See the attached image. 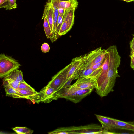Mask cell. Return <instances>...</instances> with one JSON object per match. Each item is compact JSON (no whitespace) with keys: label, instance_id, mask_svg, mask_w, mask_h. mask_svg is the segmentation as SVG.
<instances>
[{"label":"cell","instance_id":"cell-1","mask_svg":"<svg viewBox=\"0 0 134 134\" xmlns=\"http://www.w3.org/2000/svg\"><path fill=\"white\" fill-rule=\"evenodd\" d=\"M105 130L102 126L93 124L85 126H73L58 128L49 134H103Z\"/></svg>","mask_w":134,"mask_h":134},{"label":"cell","instance_id":"cell-2","mask_svg":"<svg viewBox=\"0 0 134 134\" xmlns=\"http://www.w3.org/2000/svg\"><path fill=\"white\" fill-rule=\"evenodd\" d=\"M93 90L81 89L71 85L68 87L59 90L57 93V96L58 99L64 98L76 103L89 95Z\"/></svg>","mask_w":134,"mask_h":134},{"label":"cell","instance_id":"cell-3","mask_svg":"<svg viewBox=\"0 0 134 134\" xmlns=\"http://www.w3.org/2000/svg\"><path fill=\"white\" fill-rule=\"evenodd\" d=\"M107 52V49H102L100 47L82 55V61L77 72L89 68H92L95 65L103 61Z\"/></svg>","mask_w":134,"mask_h":134},{"label":"cell","instance_id":"cell-4","mask_svg":"<svg viewBox=\"0 0 134 134\" xmlns=\"http://www.w3.org/2000/svg\"><path fill=\"white\" fill-rule=\"evenodd\" d=\"M17 61L11 56L4 53L0 54V77L4 78L21 66Z\"/></svg>","mask_w":134,"mask_h":134},{"label":"cell","instance_id":"cell-5","mask_svg":"<svg viewBox=\"0 0 134 134\" xmlns=\"http://www.w3.org/2000/svg\"><path fill=\"white\" fill-rule=\"evenodd\" d=\"M72 66L70 63L53 76L47 85L53 88L57 92L61 90L68 79V73Z\"/></svg>","mask_w":134,"mask_h":134},{"label":"cell","instance_id":"cell-6","mask_svg":"<svg viewBox=\"0 0 134 134\" xmlns=\"http://www.w3.org/2000/svg\"><path fill=\"white\" fill-rule=\"evenodd\" d=\"M75 9L72 8L66 12L58 32L59 36L65 34L72 28L74 23Z\"/></svg>","mask_w":134,"mask_h":134},{"label":"cell","instance_id":"cell-7","mask_svg":"<svg viewBox=\"0 0 134 134\" xmlns=\"http://www.w3.org/2000/svg\"><path fill=\"white\" fill-rule=\"evenodd\" d=\"M41 102L47 103L53 100H57V92L53 88L46 85L38 92Z\"/></svg>","mask_w":134,"mask_h":134},{"label":"cell","instance_id":"cell-8","mask_svg":"<svg viewBox=\"0 0 134 134\" xmlns=\"http://www.w3.org/2000/svg\"><path fill=\"white\" fill-rule=\"evenodd\" d=\"M72 85L81 89L94 90L97 88L96 81L87 77H80Z\"/></svg>","mask_w":134,"mask_h":134},{"label":"cell","instance_id":"cell-9","mask_svg":"<svg viewBox=\"0 0 134 134\" xmlns=\"http://www.w3.org/2000/svg\"><path fill=\"white\" fill-rule=\"evenodd\" d=\"M53 5L58 9H69L77 7L78 3L77 0H48Z\"/></svg>","mask_w":134,"mask_h":134},{"label":"cell","instance_id":"cell-10","mask_svg":"<svg viewBox=\"0 0 134 134\" xmlns=\"http://www.w3.org/2000/svg\"><path fill=\"white\" fill-rule=\"evenodd\" d=\"M95 115L104 129L108 131L109 133H112L111 132L114 133L113 132L116 129L113 118L97 114Z\"/></svg>","mask_w":134,"mask_h":134},{"label":"cell","instance_id":"cell-11","mask_svg":"<svg viewBox=\"0 0 134 134\" xmlns=\"http://www.w3.org/2000/svg\"><path fill=\"white\" fill-rule=\"evenodd\" d=\"M109 55L107 51L105 59L101 65V71L96 81L97 88L96 89L100 87L107 76L109 69Z\"/></svg>","mask_w":134,"mask_h":134},{"label":"cell","instance_id":"cell-12","mask_svg":"<svg viewBox=\"0 0 134 134\" xmlns=\"http://www.w3.org/2000/svg\"><path fill=\"white\" fill-rule=\"evenodd\" d=\"M16 90L25 97L31 100L33 104L40 102L38 92L35 90H30L18 89Z\"/></svg>","mask_w":134,"mask_h":134},{"label":"cell","instance_id":"cell-13","mask_svg":"<svg viewBox=\"0 0 134 134\" xmlns=\"http://www.w3.org/2000/svg\"><path fill=\"white\" fill-rule=\"evenodd\" d=\"M45 17L47 19L52 32L53 25V9L51 3L47 2L45 5L43 13L42 19Z\"/></svg>","mask_w":134,"mask_h":134},{"label":"cell","instance_id":"cell-14","mask_svg":"<svg viewBox=\"0 0 134 134\" xmlns=\"http://www.w3.org/2000/svg\"><path fill=\"white\" fill-rule=\"evenodd\" d=\"M82 61V56L77 57L73 58L71 63L72 66L68 72L67 76V79L70 78L74 76L79 70Z\"/></svg>","mask_w":134,"mask_h":134},{"label":"cell","instance_id":"cell-15","mask_svg":"<svg viewBox=\"0 0 134 134\" xmlns=\"http://www.w3.org/2000/svg\"><path fill=\"white\" fill-rule=\"evenodd\" d=\"M116 129L125 130L134 132V122H126L113 118Z\"/></svg>","mask_w":134,"mask_h":134},{"label":"cell","instance_id":"cell-16","mask_svg":"<svg viewBox=\"0 0 134 134\" xmlns=\"http://www.w3.org/2000/svg\"><path fill=\"white\" fill-rule=\"evenodd\" d=\"M3 79H12L20 83L25 82L23 77V74L21 71L18 69L14 71Z\"/></svg>","mask_w":134,"mask_h":134},{"label":"cell","instance_id":"cell-17","mask_svg":"<svg viewBox=\"0 0 134 134\" xmlns=\"http://www.w3.org/2000/svg\"><path fill=\"white\" fill-rule=\"evenodd\" d=\"M4 88L7 96L12 97L13 98L25 99L24 96L16 90L9 87Z\"/></svg>","mask_w":134,"mask_h":134},{"label":"cell","instance_id":"cell-18","mask_svg":"<svg viewBox=\"0 0 134 134\" xmlns=\"http://www.w3.org/2000/svg\"><path fill=\"white\" fill-rule=\"evenodd\" d=\"M20 83L17 81L12 79H3V85L4 88L9 87L16 90L18 88Z\"/></svg>","mask_w":134,"mask_h":134},{"label":"cell","instance_id":"cell-19","mask_svg":"<svg viewBox=\"0 0 134 134\" xmlns=\"http://www.w3.org/2000/svg\"><path fill=\"white\" fill-rule=\"evenodd\" d=\"M12 129L18 134H31L34 131L26 127H15Z\"/></svg>","mask_w":134,"mask_h":134},{"label":"cell","instance_id":"cell-20","mask_svg":"<svg viewBox=\"0 0 134 134\" xmlns=\"http://www.w3.org/2000/svg\"><path fill=\"white\" fill-rule=\"evenodd\" d=\"M43 27L46 37L48 39L50 38L52 32L48 20L46 17L44 18Z\"/></svg>","mask_w":134,"mask_h":134},{"label":"cell","instance_id":"cell-21","mask_svg":"<svg viewBox=\"0 0 134 134\" xmlns=\"http://www.w3.org/2000/svg\"><path fill=\"white\" fill-rule=\"evenodd\" d=\"M16 0H8L7 3L5 5L0 6V8H4L8 10L15 9L17 8Z\"/></svg>","mask_w":134,"mask_h":134},{"label":"cell","instance_id":"cell-22","mask_svg":"<svg viewBox=\"0 0 134 134\" xmlns=\"http://www.w3.org/2000/svg\"><path fill=\"white\" fill-rule=\"evenodd\" d=\"M18 89L30 90H35L33 88L26 83L25 81L22 82L20 83Z\"/></svg>","mask_w":134,"mask_h":134},{"label":"cell","instance_id":"cell-23","mask_svg":"<svg viewBox=\"0 0 134 134\" xmlns=\"http://www.w3.org/2000/svg\"><path fill=\"white\" fill-rule=\"evenodd\" d=\"M50 49V47L49 44L47 43H44L41 46V50L43 53H45L49 52Z\"/></svg>","mask_w":134,"mask_h":134},{"label":"cell","instance_id":"cell-24","mask_svg":"<svg viewBox=\"0 0 134 134\" xmlns=\"http://www.w3.org/2000/svg\"><path fill=\"white\" fill-rule=\"evenodd\" d=\"M133 37L132 40L130 42L129 44L130 46L131 51L134 49V34L133 35Z\"/></svg>","mask_w":134,"mask_h":134},{"label":"cell","instance_id":"cell-25","mask_svg":"<svg viewBox=\"0 0 134 134\" xmlns=\"http://www.w3.org/2000/svg\"><path fill=\"white\" fill-rule=\"evenodd\" d=\"M131 58L130 66L134 70V56H131Z\"/></svg>","mask_w":134,"mask_h":134},{"label":"cell","instance_id":"cell-26","mask_svg":"<svg viewBox=\"0 0 134 134\" xmlns=\"http://www.w3.org/2000/svg\"><path fill=\"white\" fill-rule=\"evenodd\" d=\"M8 0H0V6L4 3L8 2Z\"/></svg>","mask_w":134,"mask_h":134},{"label":"cell","instance_id":"cell-27","mask_svg":"<svg viewBox=\"0 0 134 134\" xmlns=\"http://www.w3.org/2000/svg\"><path fill=\"white\" fill-rule=\"evenodd\" d=\"M133 56H134V49L132 51L130 52V57Z\"/></svg>","mask_w":134,"mask_h":134},{"label":"cell","instance_id":"cell-28","mask_svg":"<svg viewBox=\"0 0 134 134\" xmlns=\"http://www.w3.org/2000/svg\"><path fill=\"white\" fill-rule=\"evenodd\" d=\"M126 1L127 2H134V0H121Z\"/></svg>","mask_w":134,"mask_h":134}]
</instances>
